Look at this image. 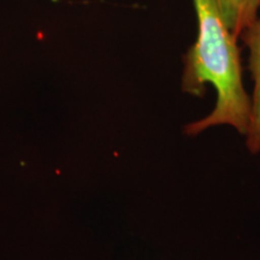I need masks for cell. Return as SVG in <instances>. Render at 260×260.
Masks as SVG:
<instances>
[{
    "label": "cell",
    "mask_w": 260,
    "mask_h": 260,
    "mask_svg": "<svg viewBox=\"0 0 260 260\" xmlns=\"http://www.w3.org/2000/svg\"><path fill=\"white\" fill-rule=\"evenodd\" d=\"M239 39L248 48V69L254 81L251 96V117L245 136L249 152L255 154L260 153V16L241 32Z\"/></svg>",
    "instance_id": "2"
},
{
    "label": "cell",
    "mask_w": 260,
    "mask_h": 260,
    "mask_svg": "<svg viewBox=\"0 0 260 260\" xmlns=\"http://www.w3.org/2000/svg\"><path fill=\"white\" fill-rule=\"evenodd\" d=\"M216 3L224 24L237 39L259 16L260 0H216Z\"/></svg>",
    "instance_id": "3"
},
{
    "label": "cell",
    "mask_w": 260,
    "mask_h": 260,
    "mask_svg": "<svg viewBox=\"0 0 260 260\" xmlns=\"http://www.w3.org/2000/svg\"><path fill=\"white\" fill-rule=\"evenodd\" d=\"M198 38L183 58L182 90L203 96L206 84L217 92L214 109L184 126L186 135H198L216 125H232L246 135L251 117V96L243 86L241 51L237 39L224 24L216 0H193Z\"/></svg>",
    "instance_id": "1"
}]
</instances>
